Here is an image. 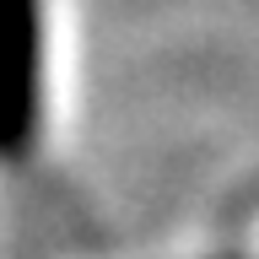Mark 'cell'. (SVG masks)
I'll use <instances>...</instances> for the list:
<instances>
[{
    "label": "cell",
    "instance_id": "cell-1",
    "mask_svg": "<svg viewBox=\"0 0 259 259\" xmlns=\"http://www.w3.org/2000/svg\"><path fill=\"white\" fill-rule=\"evenodd\" d=\"M44 11L38 0H0V157L27 151L38 130Z\"/></svg>",
    "mask_w": 259,
    "mask_h": 259
}]
</instances>
